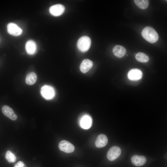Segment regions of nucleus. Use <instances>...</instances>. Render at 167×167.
<instances>
[{
  "instance_id": "1",
  "label": "nucleus",
  "mask_w": 167,
  "mask_h": 167,
  "mask_svg": "<svg viewBox=\"0 0 167 167\" xmlns=\"http://www.w3.org/2000/svg\"><path fill=\"white\" fill-rule=\"evenodd\" d=\"M141 34L143 37L151 43L156 42L159 39L158 35L156 31L152 27L147 26L143 30Z\"/></svg>"
},
{
  "instance_id": "2",
  "label": "nucleus",
  "mask_w": 167,
  "mask_h": 167,
  "mask_svg": "<svg viewBox=\"0 0 167 167\" xmlns=\"http://www.w3.org/2000/svg\"><path fill=\"white\" fill-rule=\"evenodd\" d=\"M91 42V40L90 37L87 36H83L78 40L77 43V46L81 51L85 52L89 49Z\"/></svg>"
},
{
  "instance_id": "3",
  "label": "nucleus",
  "mask_w": 167,
  "mask_h": 167,
  "mask_svg": "<svg viewBox=\"0 0 167 167\" xmlns=\"http://www.w3.org/2000/svg\"><path fill=\"white\" fill-rule=\"evenodd\" d=\"M41 93L42 96L47 100L52 99L55 95L54 89L52 86L45 85L42 87L41 90Z\"/></svg>"
},
{
  "instance_id": "4",
  "label": "nucleus",
  "mask_w": 167,
  "mask_h": 167,
  "mask_svg": "<svg viewBox=\"0 0 167 167\" xmlns=\"http://www.w3.org/2000/svg\"><path fill=\"white\" fill-rule=\"evenodd\" d=\"M121 152L119 147L116 146H113L109 150L107 154V158L110 161H113L119 156Z\"/></svg>"
},
{
  "instance_id": "5",
  "label": "nucleus",
  "mask_w": 167,
  "mask_h": 167,
  "mask_svg": "<svg viewBox=\"0 0 167 167\" xmlns=\"http://www.w3.org/2000/svg\"><path fill=\"white\" fill-rule=\"evenodd\" d=\"M58 147L61 151L67 153H71L75 150V147L73 144L66 140L61 141L59 143Z\"/></svg>"
},
{
  "instance_id": "6",
  "label": "nucleus",
  "mask_w": 167,
  "mask_h": 167,
  "mask_svg": "<svg viewBox=\"0 0 167 167\" xmlns=\"http://www.w3.org/2000/svg\"><path fill=\"white\" fill-rule=\"evenodd\" d=\"M8 33L13 36H17L20 35L22 32V29L15 24L11 23L7 26Z\"/></svg>"
},
{
  "instance_id": "7",
  "label": "nucleus",
  "mask_w": 167,
  "mask_h": 167,
  "mask_svg": "<svg viewBox=\"0 0 167 167\" xmlns=\"http://www.w3.org/2000/svg\"><path fill=\"white\" fill-rule=\"evenodd\" d=\"M64 6L57 4L51 6L49 8V12L53 16H57L61 15L65 10Z\"/></svg>"
},
{
  "instance_id": "8",
  "label": "nucleus",
  "mask_w": 167,
  "mask_h": 167,
  "mask_svg": "<svg viewBox=\"0 0 167 167\" xmlns=\"http://www.w3.org/2000/svg\"><path fill=\"white\" fill-rule=\"evenodd\" d=\"M142 72L138 69H133L128 72L127 76L128 79L132 80H137L140 79L142 76Z\"/></svg>"
},
{
  "instance_id": "9",
  "label": "nucleus",
  "mask_w": 167,
  "mask_h": 167,
  "mask_svg": "<svg viewBox=\"0 0 167 167\" xmlns=\"http://www.w3.org/2000/svg\"><path fill=\"white\" fill-rule=\"evenodd\" d=\"M3 114L12 120L15 121L17 119V116L13 110L8 106H3L2 109Z\"/></svg>"
},
{
  "instance_id": "10",
  "label": "nucleus",
  "mask_w": 167,
  "mask_h": 167,
  "mask_svg": "<svg viewBox=\"0 0 167 167\" xmlns=\"http://www.w3.org/2000/svg\"><path fill=\"white\" fill-rule=\"evenodd\" d=\"M37 46L36 43L33 40L28 41L25 44V49L29 54L32 55L36 52Z\"/></svg>"
},
{
  "instance_id": "11",
  "label": "nucleus",
  "mask_w": 167,
  "mask_h": 167,
  "mask_svg": "<svg viewBox=\"0 0 167 167\" xmlns=\"http://www.w3.org/2000/svg\"><path fill=\"white\" fill-rule=\"evenodd\" d=\"M108 142V139L106 135L103 134L99 135L95 141V145L98 148L105 147Z\"/></svg>"
},
{
  "instance_id": "12",
  "label": "nucleus",
  "mask_w": 167,
  "mask_h": 167,
  "mask_svg": "<svg viewBox=\"0 0 167 167\" xmlns=\"http://www.w3.org/2000/svg\"><path fill=\"white\" fill-rule=\"evenodd\" d=\"M93 62L91 60L86 59L83 60L80 66V71L84 73L88 71L93 66Z\"/></svg>"
},
{
  "instance_id": "13",
  "label": "nucleus",
  "mask_w": 167,
  "mask_h": 167,
  "mask_svg": "<svg viewBox=\"0 0 167 167\" xmlns=\"http://www.w3.org/2000/svg\"><path fill=\"white\" fill-rule=\"evenodd\" d=\"M126 48L120 45H116L113 49V52L114 55L119 58L123 57L126 54Z\"/></svg>"
},
{
  "instance_id": "14",
  "label": "nucleus",
  "mask_w": 167,
  "mask_h": 167,
  "mask_svg": "<svg viewBox=\"0 0 167 167\" xmlns=\"http://www.w3.org/2000/svg\"><path fill=\"white\" fill-rule=\"evenodd\" d=\"M131 161L133 165L139 166L144 164L146 161V159L143 156L135 155L132 157Z\"/></svg>"
},
{
  "instance_id": "15",
  "label": "nucleus",
  "mask_w": 167,
  "mask_h": 167,
  "mask_svg": "<svg viewBox=\"0 0 167 167\" xmlns=\"http://www.w3.org/2000/svg\"><path fill=\"white\" fill-rule=\"evenodd\" d=\"M92 121L91 118L88 115L83 116L80 121L81 127L84 129L89 128L91 126Z\"/></svg>"
},
{
  "instance_id": "16",
  "label": "nucleus",
  "mask_w": 167,
  "mask_h": 167,
  "mask_svg": "<svg viewBox=\"0 0 167 167\" xmlns=\"http://www.w3.org/2000/svg\"><path fill=\"white\" fill-rule=\"evenodd\" d=\"M37 76L36 74L33 72L28 73L25 79V82L28 85H31L34 84L36 82Z\"/></svg>"
},
{
  "instance_id": "17",
  "label": "nucleus",
  "mask_w": 167,
  "mask_h": 167,
  "mask_svg": "<svg viewBox=\"0 0 167 167\" xmlns=\"http://www.w3.org/2000/svg\"><path fill=\"white\" fill-rule=\"evenodd\" d=\"M135 58L137 61L143 63L147 62L149 60L148 56L142 52L137 53L135 55Z\"/></svg>"
},
{
  "instance_id": "18",
  "label": "nucleus",
  "mask_w": 167,
  "mask_h": 167,
  "mask_svg": "<svg viewBox=\"0 0 167 167\" xmlns=\"http://www.w3.org/2000/svg\"><path fill=\"white\" fill-rule=\"evenodd\" d=\"M134 2L140 9H145L148 6L149 1L148 0H135Z\"/></svg>"
},
{
  "instance_id": "19",
  "label": "nucleus",
  "mask_w": 167,
  "mask_h": 167,
  "mask_svg": "<svg viewBox=\"0 0 167 167\" xmlns=\"http://www.w3.org/2000/svg\"><path fill=\"white\" fill-rule=\"evenodd\" d=\"M5 158L10 163L14 162L16 160L15 155L9 150L7 151L6 153Z\"/></svg>"
},
{
  "instance_id": "20",
  "label": "nucleus",
  "mask_w": 167,
  "mask_h": 167,
  "mask_svg": "<svg viewBox=\"0 0 167 167\" xmlns=\"http://www.w3.org/2000/svg\"><path fill=\"white\" fill-rule=\"evenodd\" d=\"M25 164L24 162L22 161H19L16 163L14 167H24Z\"/></svg>"
},
{
  "instance_id": "21",
  "label": "nucleus",
  "mask_w": 167,
  "mask_h": 167,
  "mask_svg": "<svg viewBox=\"0 0 167 167\" xmlns=\"http://www.w3.org/2000/svg\"><path fill=\"white\" fill-rule=\"evenodd\" d=\"M24 167H27V166H26V165H24Z\"/></svg>"
}]
</instances>
